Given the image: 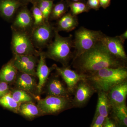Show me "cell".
I'll list each match as a JSON object with an SVG mask.
<instances>
[{
    "label": "cell",
    "mask_w": 127,
    "mask_h": 127,
    "mask_svg": "<svg viewBox=\"0 0 127 127\" xmlns=\"http://www.w3.org/2000/svg\"><path fill=\"white\" fill-rule=\"evenodd\" d=\"M103 127H119L117 123L111 117L106 118Z\"/></svg>",
    "instance_id": "4dcf8cb0"
},
{
    "label": "cell",
    "mask_w": 127,
    "mask_h": 127,
    "mask_svg": "<svg viewBox=\"0 0 127 127\" xmlns=\"http://www.w3.org/2000/svg\"><path fill=\"white\" fill-rule=\"evenodd\" d=\"M38 108L42 115H55L73 107L72 97L48 96L38 101Z\"/></svg>",
    "instance_id": "5b68a950"
},
{
    "label": "cell",
    "mask_w": 127,
    "mask_h": 127,
    "mask_svg": "<svg viewBox=\"0 0 127 127\" xmlns=\"http://www.w3.org/2000/svg\"><path fill=\"white\" fill-rule=\"evenodd\" d=\"M100 41L111 54L117 58L127 62V56L124 44L119 36H108L103 34Z\"/></svg>",
    "instance_id": "7c38bea8"
},
{
    "label": "cell",
    "mask_w": 127,
    "mask_h": 127,
    "mask_svg": "<svg viewBox=\"0 0 127 127\" xmlns=\"http://www.w3.org/2000/svg\"><path fill=\"white\" fill-rule=\"evenodd\" d=\"M98 100L95 114H99L107 118L109 117L111 107L107 94L104 92L97 93Z\"/></svg>",
    "instance_id": "ffe728a7"
},
{
    "label": "cell",
    "mask_w": 127,
    "mask_h": 127,
    "mask_svg": "<svg viewBox=\"0 0 127 127\" xmlns=\"http://www.w3.org/2000/svg\"><path fill=\"white\" fill-rule=\"evenodd\" d=\"M106 118L99 115L95 114L91 127H103Z\"/></svg>",
    "instance_id": "83f0119b"
},
{
    "label": "cell",
    "mask_w": 127,
    "mask_h": 127,
    "mask_svg": "<svg viewBox=\"0 0 127 127\" xmlns=\"http://www.w3.org/2000/svg\"><path fill=\"white\" fill-rule=\"evenodd\" d=\"M78 24L77 16L73 15L71 13H67L57 20L56 27L55 29L58 32H69L75 30Z\"/></svg>",
    "instance_id": "ac0fdd59"
},
{
    "label": "cell",
    "mask_w": 127,
    "mask_h": 127,
    "mask_svg": "<svg viewBox=\"0 0 127 127\" xmlns=\"http://www.w3.org/2000/svg\"><path fill=\"white\" fill-rule=\"evenodd\" d=\"M67 7L66 3L62 1L54 5L50 14L49 20H58L66 14Z\"/></svg>",
    "instance_id": "cb8c5ba5"
},
{
    "label": "cell",
    "mask_w": 127,
    "mask_h": 127,
    "mask_svg": "<svg viewBox=\"0 0 127 127\" xmlns=\"http://www.w3.org/2000/svg\"><path fill=\"white\" fill-rule=\"evenodd\" d=\"M11 29L30 34L34 27V20L31 12L26 6L22 7L17 12Z\"/></svg>",
    "instance_id": "30bf717a"
},
{
    "label": "cell",
    "mask_w": 127,
    "mask_h": 127,
    "mask_svg": "<svg viewBox=\"0 0 127 127\" xmlns=\"http://www.w3.org/2000/svg\"><path fill=\"white\" fill-rule=\"evenodd\" d=\"M15 84L18 89L23 90L32 95H34L36 93H39L37 84L33 76L20 72L17 76Z\"/></svg>",
    "instance_id": "2e32d148"
},
{
    "label": "cell",
    "mask_w": 127,
    "mask_h": 127,
    "mask_svg": "<svg viewBox=\"0 0 127 127\" xmlns=\"http://www.w3.org/2000/svg\"><path fill=\"white\" fill-rule=\"evenodd\" d=\"M107 94L111 108L126 103L127 81L114 86Z\"/></svg>",
    "instance_id": "5bb4252c"
},
{
    "label": "cell",
    "mask_w": 127,
    "mask_h": 127,
    "mask_svg": "<svg viewBox=\"0 0 127 127\" xmlns=\"http://www.w3.org/2000/svg\"><path fill=\"white\" fill-rule=\"evenodd\" d=\"M55 29L54 40L48 45L47 51L43 52L46 58L60 63L64 66H67L71 59H73L71 52L73 47V36L70 35L63 37Z\"/></svg>",
    "instance_id": "3957f363"
},
{
    "label": "cell",
    "mask_w": 127,
    "mask_h": 127,
    "mask_svg": "<svg viewBox=\"0 0 127 127\" xmlns=\"http://www.w3.org/2000/svg\"><path fill=\"white\" fill-rule=\"evenodd\" d=\"M11 30V48L14 55L39 56V51L36 50L30 34L13 29Z\"/></svg>",
    "instance_id": "8992f818"
},
{
    "label": "cell",
    "mask_w": 127,
    "mask_h": 127,
    "mask_svg": "<svg viewBox=\"0 0 127 127\" xmlns=\"http://www.w3.org/2000/svg\"><path fill=\"white\" fill-rule=\"evenodd\" d=\"M109 116L116 121L119 127H127V108L126 103L111 108Z\"/></svg>",
    "instance_id": "d6986e66"
},
{
    "label": "cell",
    "mask_w": 127,
    "mask_h": 127,
    "mask_svg": "<svg viewBox=\"0 0 127 127\" xmlns=\"http://www.w3.org/2000/svg\"><path fill=\"white\" fill-rule=\"evenodd\" d=\"M31 12L34 20V27L42 25L45 22L43 14L39 9L36 2L33 3Z\"/></svg>",
    "instance_id": "484cf974"
},
{
    "label": "cell",
    "mask_w": 127,
    "mask_h": 127,
    "mask_svg": "<svg viewBox=\"0 0 127 127\" xmlns=\"http://www.w3.org/2000/svg\"><path fill=\"white\" fill-rule=\"evenodd\" d=\"M111 1V0H99L100 7L104 9H106L110 5Z\"/></svg>",
    "instance_id": "1f68e13d"
},
{
    "label": "cell",
    "mask_w": 127,
    "mask_h": 127,
    "mask_svg": "<svg viewBox=\"0 0 127 127\" xmlns=\"http://www.w3.org/2000/svg\"><path fill=\"white\" fill-rule=\"evenodd\" d=\"M87 6L89 8L97 10L100 7L99 0H88Z\"/></svg>",
    "instance_id": "f546056e"
},
{
    "label": "cell",
    "mask_w": 127,
    "mask_h": 127,
    "mask_svg": "<svg viewBox=\"0 0 127 127\" xmlns=\"http://www.w3.org/2000/svg\"><path fill=\"white\" fill-rule=\"evenodd\" d=\"M20 0L24 5L29 2H31L33 4L34 2H35V0Z\"/></svg>",
    "instance_id": "836d02e7"
},
{
    "label": "cell",
    "mask_w": 127,
    "mask_h": 127,
    "mask_svg": "<svg viewBox=\"0 0 127 127\" xmlns=\"http://www.w3.org/2000/svg\"><path fill=\"white\" fill-rule=\"evenodd\" d=\"M17 71L11 60L3 66L0 70V82L8 84L15 81L18 73Z\"/></svg>",
    "instance_id": "44dd1931"
},
{
    "label": "cell",
    "mask_w": 127,
    "mask_h": 127,
    "mask_svg": "<svg viewBox=\"0 0 127 127\" xmlns=\"http://www.w3.org/2000/svg\"><path fill=\"white\" fill-rule=\"evenodd\" d=\"M126 63L111 54L100 40L92 48L73 59L72 65L78 72L87 76L103 68L127 67Z\"/></svg>",
    "instance_id": "6da1fadb"
},
{
    "label": "cell",
    "mask_w": 127,
    "mask_h": 127,
    "mask_svg": "<svg viewBox=\"0 0 127 127\" xmlns=\"http://www.w3.org/2000/svg\"><path fill=\"white\" fill-rule=\"evenodd\" d=\"M39 56L40 59L38 61L36 74L39 79V83L37 86V91L38 93H40L42 88L45 85L50 72L52 70H54V68L53 66L51 68L48 67L46 63V57L44 52L39 51Z\"/></svg>",
    "instance_id": "9a60e30c"
},
{
    "label": "cell",
    "mask_w": 127,
    "mask_h": 127,
    "mask_svg": "<svg viewBox=\"0 0 127 127\" xmlns=\"http://www.w3.org/2000/svg\"><path fill=\"white\" fill-rule=\"evenodd\" d=\"M86 79L97 93H107L114 86L127 81V67L103 68L86 76Z\"/></svg>",
    "instance_id": "7a4b0ae2"
},
{
    "label": "cell",
    "mask_w": 127,
    "mask_h": 127,
    "mask_svg": "<svg viewBox=\"0 0 127 127\" xmlns=\"http://www.w3.org/2000/svg\"><path fill=\"white\" fill-rule=\"evenodd\" d=\"M55 31L49 22L33 27L30 35L34 47L39 49L47 47L54 37Z\"/></svg>",
    "instance_id": "52a82bcc"
},
{
    "label": "cell",
    "mask_w": 127,
    "mask_h": 127,
    "mask_svg": "<svg viewBox=\"0 0 127 127\" xmlns=\"http://www.w3.org/2000/svg\"><path fill=\"white\" fill-rule=\"evenodd\" d=\"M42 0H35V2H37Z\"/></svg>",
    "instance_id": "d590c367"
},
{
    "label": "cell",
    "mask_w": 127,
    "mask_h": 127,
    "mask_svg": "<svg viewBox=\"0 0 127 127\" xmlns=\"http://www.w3.org/2000/svg\"><path fill=\"white\" fill-rule=\"evenodd\" d=\"M19 113L26 118L33 119L38 116H42L41 113L37 106L32 102L21 103L19 108Z\"/></svg>",
    "instance_id": "7402d4cb"
},
{
    "label": "cell",
    "mask_w": 127,
    "mask_h": 127,
    "mask_svg": "<svg viewBox=\"0 0 127 127\" xmlns=\"http://www.w3.org/2000/svg\"><path fill=\"white\" fill-rule=\"evenodd\" d=\"M71 0L73 1V2H79V1H81V0Z\"/></svg>",
    "instance_id": "e575fe53"
},
{
    "label": "cell",
    "mask_w": 127,
    "mask_h": 127,
    "mask_svg": "<svg viewBox=\"0 0 127 127\" xmlns=\"http://www.w3.org/2000/svg\"><path fill=\"white\" fill-rule=\"evenodd\" d=\"M52 66L58 74L63 79L68 91L72 95L78 83L80 81L86 79V75L72 70L68 66L59 67L55 64Z\"/></svg>",
    "instance_id": "9c48e42d"
},
{
    "label": "cell",
    "mask_w": 127,
    "mask_h": 127,
    "mask_svg": "<svg viewBox=\"0 0 127 127\" xmlns=\"http://www.w3.org/2000/svg\"><path fill=\"white\" fill-rule=\"evenodd\" d=\"M103 34L100 31L89 30L84 27L77 30L73 40L75 51L73 60L92 48L100 40Z\"/></svg>",
    "instance_id": "277c9868"
},
{
    "label": "cell",
    "mask_w": 127,
    "mask_h": 127,
    "mask_svg": "<svg viewBox=\"0 0 127 127\" xmlns=\"http://www.w3.org/2000/svg\"><path fill=\"white\" fill-rule=\"evenodd\" d=\"M9 93V87L8 83L0 82V97Z\"/></svg>",
    "instance_id": "f1b7e54d"
},
{
    "label": "cell",
    "mask_w": 127,
    "mask_h": 127,
    "mask_svg": "<svg viewBox=\"0 0 127 127\" xmlns=\"http://www.w3.org/2000/svg\"><path fill=\"white\" fill-rule=\"evenodd\" d=\"M119 38L121 39V40L124 43L125 41L126 40V39L127 38V30L122 34H121L119 36Z\"/></svg>",
    "instance_id": "d6a6232c"
},
{
    "label": "cell",
    "mask_w": 127,
    "mask_h": 127,
    "mask_svg": "<svg viewBox=\"0 0 127 127\" xmlns=\"http://www.w3.org/2000/svg\"><path fill=\"white\" fill-rule=\"evenodd\" d=\"M96 91L85 79L80 81L75 88L72 97L73 107H83L89 101Z\"/></svg>",
    "instance_id": "ba28073f"
},
{
    "label": "cell",
    "mask_w": 127,
    "mask_h": 127,
    "mask_svg": "<svg viewBox=\"0 0 127 127\" xmlns=\"http://www.w3.org/2000/svg\"><path fill=\"white\" fill-rule=\"evenodd\" d=\"M69 7L70 9L71 14L75 16L87 12L90 10L86 4L80 1L71 2L69 4Z\"/></svg>",
    "instance_id": "4316f807"
},
{
    "label": "cell",
    "mask_w": 127,
    "mask_h": 127,
    "mask_svg": "<svg viewBox=\"0 0 127 127\" xmlns=\"http://www.w3.org/2000/svg\"><path fill=\"white\" fill-rule=\"evenodd\" d=\"M48 79L46 82V92L48 96L70 97L72 95L64 84L57 76H53Z\"/></svg>",
    "instance_id": "4fadbf2b"
},
{
    "label": "cell",
    "mask_w": 127,
    "mask_h": 127,
    "mask_svg": "<svg viewBox=\"0 0 127 127\" xmlns=\"http://www.w3.org/2000/svg\"><path fill=\"white\" fill-rule=\"evenodd\" d=\"M37 56L34 55H14V58L12 60L17 71L35 77L37 62Z\"/></svg>",
    "instance_id": "8fae6325"
},
{
    "label": "cell",
    "mask_w": 127,
    "mask_h": 127,
    "mask_svg": "<svg viewBox=\"0 0 127 127\" xmlns=\"http://www.w3.org/2000/svg\"><path fill=\"white\" fill-rule=\"evenodd\" d=\"M20 104L14 100L10 93L0 97V104L15 113H19Z\"/></svg>",
    "instance_id": "603a6c76"
},
{
    "label": "cell",
    "mask_w": 127,
    "mask_h": 127,
    "mask_svg": "<svg viewBox=\"0 0 127 127\" xmlns=\"http://www.w3.org/2000/svg\"><path fill=\"white\" fill-rule=\"evenodd\" d=\"M23 5L20 0H0V17L6 20H11Z\"/></svg>",
    "instance_id": "e0dca14e"
},
{
    "label": "cell",
    "mask_w": 127,
    "mask_h": 127,
    "mask_svg": "<svg viewBox=\"0 0 127 127\" xmlns=\"http://www.w3.org/2000/svg\"><path fill=\"white\" fill-rule=\"evenodd\" d=\"M12 97L16 102L21 104L23 103L32 102L33 98L29 94L20 89L14 90L11 93Z\"/></svg>",
    "instance_id": "d4e9b609"
}]
</instances>
